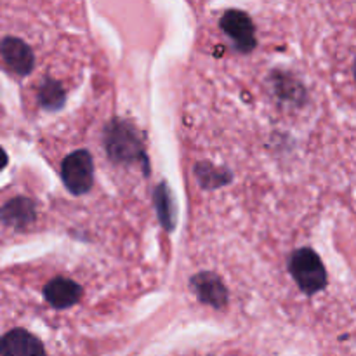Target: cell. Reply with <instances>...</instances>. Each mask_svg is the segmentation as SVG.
<instances>
[{
  "instance_id": "obj_1",
  "label": "cell",
  "mask_w": 356,
  "mask_h": 356,
  "mask_svg": "<svg viewBox=\"0 0 356 356\" xmlns=\"http://www.w3.org/2000/svg\"><path fill=\"white\" fill-rule=\"evenodd\" d=\"M104 148L113 162H141L146 167L145 148L134 125L124 120H113L104 127Z\"/></svg>"
},
{
  "instance_id": "obj_2",
  "label": "cell",
  "mask_w": 356,
  "mask_h": 356,
  "mask_svg": "<svg viewBox=\"0 0 356 356\" xmlns=\"http://www.w3.org/2000/svg\"><path fill=\"white\" fill-rule=\"evenodd\" d=\"M291 273L305 294L312 296L325 289L327 271L318 254L309 247L298 249L291 257Z\"/></svg>"
},
{
  "instance_id": "obj_3",
  "label": "cell",
  "mask_w": 356,
  "mask_h": 356,
  "mask_svg": "<svg viewBox=\"0 0 356 356\" xmlns=\"http://www.w3.org/2000/svg\"><path fill=\"white\" fill-rule=\"evenodd\" d=\"M61 177L65 186L73 195H83L92 188L94 183V162L87 149L73 152L63 160Z\"/></svg>"
},
{
  "instance_id": "obj_4",
  "label": "cell",
  "mask_w": 356,
  "mask_h": 356,
  "mask_svg": "<svg viewBox=\"0 0 356 356\" xmlns=\"http://www.w3.org/2000/svg\"><path fill=\"white\" fill-rule=\"evenodd\" d=\"M221 28L240 52H250L256 47V28L249 14L243 10H228L221 17Z\"/></svg>"
},
{
  "instance_id": "obj_5",
  "label": "cell",
  "mask_w": 356,
  "mask_h": 356,
  "mask_svg": "<svg viewBox=\"0 0 356 356\" xmlns=\"http://www.w3.org/2000/svg\"><path fill=\"white\" fill-rule=\"evenodd\" d=\"M0 54L6 65L17 75H30L35 66L33 51L26 42L16 37H6L0 42Z\"/></svg>"
},
{
  "instance_id": "obj_6",
  "label": "cell",
  "mask_w": 356,
  "mask_h": 356,
  "mask_svg": "<svg viewBox=\"0 0 356 356\" xmlns=\"http://www.w3.org/2000/svg\"><path fill=\"white\" fill-rule=\"evenodd\" d=\"M191 289L202 302L212 308H225L228 305V291L218 275L209 271L195 275L191 278Z\"/></svg>"
},
{
  "instance_id": "obj_7",
  "label": "cell",
  "mask_w": 356,
  "mask_h": 356,
  "mask_svg": "<svg viewBox=\"0 0 356 356\" xmlns=\"http://www.w3.org/2000/svg\"><path fill=\"white\" fill-rule=\"evenodd\" d=\"M0 355L2 356H45L40 339L28 330L14 329L0 339Z\"/></svg>"
},
{
  "instance_id": "obj_8",
  "label": "cell",
  "mask_w": 356,
  "mask_h": 356,
  "mask_svg": "<svg viewBox=\"0 0 356 356\" xmlns=\"http://www.w3.org/2000/svg\"><path fill=\"white\" fill-rule=\"evenodd\" d=\"M44 298L52 308H72L82 298V287L65 277H56L44 287Z\"/></svg>"
},
{
  "instance_id": "obj_9",
  "label": "cell",
  "mask_w": 356,
  "mask_h": 356,
  "mask_svg": "<svg viewBox=\"0 0 356 356\" xmlns=\"http://www.w3.org/2000/svg\"><path fill=\"white\" fill-rule=\"evenodd\" d=\"M35 218H37V211H35L33 200H30V198H13L0 209V221L10 228H26L35 221Z\"/></svg>"
},
{
  "instance_id": "obj_10",
  "label": "cell",
  "mask_w": 356,
  "mask_h": 356,
  "mask_svg": "<svg viewBox=\"0 0 356 356\" xmlns=\"http://www.w3.org/2000/svg\"><path fill=\"white\" fill-rule=\"evenodd\" d=\"M38 101L47 110H59L65 104V89L56 80H45L38 89Z\"/></svg>"
},
{
  "instance_id": "obj_11",
  "label": "cell",
  "mask_w": 356,
  "mask_h": 356,
  "mask_svg": "<svg viewBox=\"0 0 356 356\" xmlns=\"http://www.w3.org/2000/svg\"><path fill=\"white\" fill-rule=\"evenodd\" d=\"M155 204L156 211H159L160 222L165 226V229H172L174 222V202L172 197H170V191L167 188V184H159L155 191Z\"/></svg>"
},
{
  "instance_id": "obj_12",
  "label": "cell",
  "mask_w": 356,
  "mask_h": 356,
  "mask_svg": "<svg viewBox=\"0 0 356 356\" xmlns=\"http://www.w3.org/2000/svg\"><path fill=\"white\" fill-rule=\"evenodd\" d=\"M7 165V153L0 148V170Z\"/></svg>"
}]
</instances>
